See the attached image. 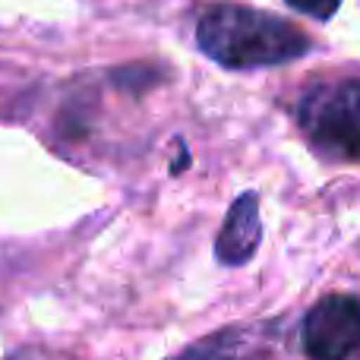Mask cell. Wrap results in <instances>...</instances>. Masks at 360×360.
<instances>
[{
	"label": "cell",
	"instance_id": "1",
	"mask_svg": "<svg viewBox=\"0 0 360 360\" xmlns=\"http://www.w3.org/2000/svg\"><path fill=\"white\" fill-rule=\"evenodd\" d=\"M205 57L228 70H256L297 60L310 51V38L297 25L250 6H212L196 25Z\"/></svg>",
	"mask_w": 360,
	"mask_h": 360
},
{
	"label": "cell",
	"instance_id": "2",
	"mask_svg": "<svg viewBox=\"0 0 360 360\" xmlns=\"http://www.w3.org/2000/svg\"><path fill=\"white\" fill-rule=\"evenodd\" d=\"M300 124L316 152L338 162H360V82H342L307 95Z\"/></svg>",
	"mask_w": 360,
	"mask_h": 360
},
{
	"label": "cell",
	"instance_id": "3",
	"mask_svg": "<svg viewBox=\"0 0 360 360\" xmlns=\"http://www.w3.org/2000/svg\"><path fill=\"white\" fill-rule=\"evenodd\" d=\"M304 351L313 360H348L360 351V297L329 294L310 307L300 326Z\"/></svg>",
	"mask_w": 360,
	"mask_h": 360
},
{
	"label": "cell",
	"instance_id": "4",
	"mask_svg": "<svg viewBox=\"0 0 360 360\" xmlns=\"http://www.w3.org/2000/svg\"><path fill=\"white\" fill-rule=\"evenodd\" d=\"M262 240V221H259V199L256 193H243L231 202L228 218L215 240V256L224 266H243L253 259Z\"/></svg>",
	"mask_w": 360,
	"mask_h": 360
},
{
	"label": "cell",
	"instance_id": "5",
	"mask_svg": "<svg viewBox=\"0 0 360 360\" xmlns=\"http://www.w3.org/2000/svg\"><path fill=\"white\" fill-rule=\"evenodd\" d=\"M174 360H259V348L250 342L247 335L237 332H221V335H209L190 351H184Z\"/></svg>",
	"mask_w": 360,
	"mask_h": 360
},
{
	"label": "cell",
	"instance_id": "6",
	"mask_svg": "<svg viewBox=\"0 0 360 360\" xmlns=\"http://www.w3.org/2000/svg\"><path fill=\"white\" fill-rule=\"evenodd\" d=\"M288 6H294L297 13L313 19H332L342 6V0H288Z\"/></svg>",
	"mask_w": 360,
	"mask_h": 360
}]
</instances>
